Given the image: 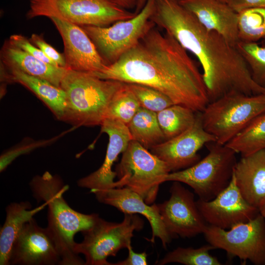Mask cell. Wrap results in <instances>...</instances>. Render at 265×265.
Wrapping results in <instances>:
<instances>
[{"mask_svg":"<svg viewBox=\"0 0 265 265\" xmlns=\"http://www.w3.org/2000/svg\"><path fill=\"white\" fill-rule=\"evenodd\" d=\"M29 39L33 44L39 48L47 57L57 66L66 67L64 54L59 53L53 47L47 43L41 35L32 34Z\"/></svg>","mask_w":265,"mask_h":265,"instance_id":"obj_34","label":"cell"},{"mask_svg":"<svg viewBox=\"0 0 265 265\" xmlns=\"http://www.w3.org/2000/svg\"><path fill=\"white\" fill-rule=\"evenodd\" d=\"M225 145L241 156L265 149V112L253 119Z\"/></svg>","mask_w":265,"mask_h":265,"instance_id":"obj_25","label":"cell"},{"mask_svg":"<svg viewBox=\"0 0 265 265\" xmlns=\"http://www.w3.org/2000/svg\"><path fill=\"white\" fill-rule=\"evenodd\" d=\"M29 186L38 202L47 203L48 229L58 250L61 265H83L85 261L75 250V234L83 232L93 224L98 214H84L77 212L67 203L63 195L68 189L61 178L48 171L36 175Z\"/></svg>","mask_w":265,"mask_h":265,"instance_id":"obj_3","label":"cell"},{"mask_svg":"<svg viewBox=\"0 0 265 265\" xmlns=\"http://www.w3.org/2000/svg\"><path fill=\"white\" fill-rule=\"evenodd\" d=\"M238 13L239 42L257 43L265 37V7L248 8Z\"/></svg>","mask_w":265,"mask_h":265,"instance_id":"obj_27","label":"cell"},{"mask_svg":"<svg viewBox=\"0 0 265 265\" xmlns=\"http://www.w3.org/2000/svg\"><path fill=\"white\" fill-rule=\"evenodd\" d=\"M5 79L18 82L32 92L59 120L63 121L66 106L64 91L50 82L17 70H9Z\"/></svg>","mask_w":265,"mask_h":265,"instance_id":"obj_23","label":"cell"},{"mask_svg":"<svg viewBox=\"0 0 265 265\" xmlns=\"http://www.w3.org/2000/svg\"><path fill=\"white\" fill-rule=\"evenodd\" d=\"M129 255L124 260L119 261L113 265H147V254L146 252L137 253L133 250L132 245L128 248Z\"/></svg>","mask_w":265,"mask_h":265,"instance_id":"obj_35","label":"cell"},{"mask_svg":"<svg viewBox=\"0 0 265 265\" xmlns=\"http://www.w3.org/2000/svg\"><path fill=\"white\" fill-rule=\"evenodd\" d=\"M28 19L55 18L78 26H106L134 17L114 0H29Z\"/></svg>","mask_w":265,"mask_h":265,"instance_id":"obj_7","label":"cell"},{"mask_svg":"<svg viewBox=\"0 0 265 265\" xmlns=\"http://www.w3.org/2000/svg\"><path fill=\"white\" fill-rule=\"evenodd\" d=\"M208 153L193 165L171 172L166 181H177L193 189L199 199L210 201L229 185L237 163V153L226 145L212 142L206 145Z\"/></svg>","mask_w":265,"mask_h":265,"instance_id":"obj_5","label":"cell"},{"mask_svg":"<svg viewBox=\"0 0 265 265\" xmlns=\"http://www.w3.org/2000/svg\"><path fill=\"white\" fill-rule=\"evenodd\" d=\"M207 29L215 31L231 44L237 46L238 13L220 0H179Z\"/></svg>","mask_w":265,"mask_h":265,"instance_id":"obj_19","label":"cell"},{"mask_svg":"<svg viewBox=\"0 0 265 265\" xmlns=\"http://www.w3.org/2000/svg\"><path fill=\"white\" fill-rule=\"evenodd\" d=\"M124 214L120 223L106 221L98 215L92 226L82 232L83 239L76 243L75 250L84 256L85 265H113L107 258L132 245L134 231L142 229L144 221L135 214Z\"/></svg>","mask_w":265,"mask_h":265,"instance_id":"obj_8","label":"cell"},{"mask_svg":"<svg viewBox=\"0 0 265 265\" xmlns=\"http://www.w3.org/2000/svg\"><path fill=\"white\" fill-rule=\"evenodd\" d=\"M124 84L67 69L60 85L66 96L63 121L75 128L101 126L110 102Z\"/></svg>","mask_w":265,"mask_h":265,"instance_id":"obj_4","label":"cell"},{"mask_svg":"<svg viewBox=\"0 0 265 265\" xmlns=\"http://www.w3.org/2000/svg\"><path fill=\"white\" fill-rule=\"evenodd\" d=\"M101 203L113 206L125 213H139L145 216L151 225L152 236L148 240L154 242L159 238L166 248L174 237L165 226L156 204H147L138 193L127 187H115L93 192Z\"/></svg>","mask_w":265,"mask_h":265,"instance_id":"obj_18","label":"cell"},{"mask_svg":"<svg viewBox=\"0 0 265 265\" xmlns=\"http://www.w3.org/2000/svg\"><path fill=\"white\" fill-rule=\"evenodd\" d=\"M261 45L265 47V37L262 40V43Z\"/></svg>","mask_w":265,"mask_h":265,"instance_id":"obj_40","label":"cell"},{"mask_svg":"<svg viewBox=\"0 0 265 265\" xmlns=\"http://www.w3.org/2000/svg\"><path fill=\"white\" fill-rule=\"evenodd\" d=\"M264 112L265 93L247 95L234 92L209 103L201 113L205 130L216 142L225 145Z\"/></svg>","mask_w":265,"mask_h":265,"instance_id":"obj_6","label":"cell"},{"mask_svg":"<svg viewBox=\"0 0 265 265\" xmlns=\"http://www.w3.org/2000/svg\"><path fill=\"white\" fill-rule=\"evenodd\" d=\"M148 0H135V11L136 14L138 13L146 4Z\"/></svg>","mask_w":265,"mask_h":265,"instance_id":"obj_38","label":"cell"},{"mask_svg":"<svg viewBox=\"0 0 265 265\" xmlns=\"http://www.w3.org/2000/svg\"><path fill=\"white\" fill-rule=\"evenodd\" d=\"M92 74L102 79L149 86L174 104L196 112L209 103L202 74L187 51L155 26L116 61Z\"/></svg>","mask_w":265,"mask_h":265,"instance_id":"obj_1","label":"cell"},{"mask_svg":"<svg viewBox=\"0 0 265 265\" xmlns=\"http://www.w3.org/2000/svg\"><path fill=\"white\" fill-rule=\"evenodd\" d=\"M101 132L109 137L104 161L100 167L88 176L80 179L77 182L81 187L88 188L93 193L115 187H121L117 176L112 170V166L118 156L127 149L132 137L127 125L120 121L106 119L101 125Z\"/></svg>","mask_w":265,"mask_h":265,"instance_id":"obj_17","label":"cell"},{"mask_svg":"<svg viewBox=\"0 0 265 265\" xmlns=\"http://www.w3.org/2000/svg\"><path fill=\"white\" fill-rule=\"evenodd\" d=\"M227 3L237 13L250 8L265 7V0H228Z\"/></svg>","mask_w":265,"mask_h":265,"instance_id":"obj_36","label":"cell"},{"mask_svg":"<svg viewBox=\"0 0 265 265\" xmlns=\"http://www.w3.org/2000/svg\"><path fill=\"white\" fill-rule=\"evenodd\" d=\"M122 7L129 9L135 6V0H114Z\"/></svg>","mask_w":265,"mask_h":265,"instance_id":"obj_37","label":"cell"},{"mask_svg":"<svg viewBox=\"0 0 265 265\" xmlns=\"http://www.w3.org/2000/svg\"><path fill=\"white\" fill-rule=\"evenodd\" d=\"M3 64L9 70H17L27 75L45 80L60 87L67 69L48 64L16 47L8 42L0 52Z\"/></svg>","mask_w":265,"mask_h":265,"instance_id":"obj_21","label":"cell"},{"mask_svg":"<svg viewBox=\"0 0 265 265\" xmlns=\"http://www.w3.org/2000/svg\"><path fill=\"white\" fill-rule=\"evenodd\" d=\"M221 0V1H222L223 2H227L228 0Z\"/></svg>","mask_w":265,"mask_h":265,"instance_id":"obj_41","label":"cell"},{"mask_svg":"<svg viewBox=\"0 0 265 265\" xmlns=\"http://www.w3.org/2000/svg\"><path fill=\"white\" fill-rule=\"evenodd\" d=\"M127 84L141 107L158 113L174 104L168 96L154 88L136 83Z\"/></svg>","mask_w":265,"mask_h":265,"instance_id":"obj_31","label":"cell"},{"mask_svg":"<svg viewBox=\"0 0 265 265\" xmlns=\"http://www.w3.org/2000/svg\"><path fill=\"white\" fill-rule=\"evenodd\" d=\"M237 47L244 58L254 80L265 89V47L258 43L240 42Z\"/></svg>","mask_w":265,"mask_h":265,"instance_id":"obj_30","label":"cell"},{"mask_svg":"<svg viewBox=\"0 0 265 265\" xmlns=\"http://www.w3.org/2000/svg\"><path fill=\"white\" fill-rule=\"evenodd\" d=\"M140 107L137 99L125 83L110 102L105 119L117 120L128 125Z\"/></svg>","mask_w":265,"mask_h":265,"instance_id":"obj_29","label":"cell"},{"mask_svg":"<svg viewBox=\"0 0 265 265\" xmlns=\"http://www.w3.org/2000/svg\"><path fill=\"white\" fill-rule=\"evenodd\" d=\"M258 210L259 213L263 216L265 219V198L260 204Z\"/></svg>","mask_w":265,"mask_h":265,"instance_id":"obj_39","label":"cell"},{"mask_svg":"<svg viewBox=\"0 0 265 265\" xmlns=\"http://www.w3.org/2000/svg\"><path fill=\"white\" fill-rule=\"evenodd\" d=\"M233 175L242 197L258 208L265 198V149L241 156Z\"/></svg>","mask_w":265,"mask_h":265,"instance_id":"obj_20","label":"cell"},{"mask_svg":"<svg viewBox=\"0 0 265 265\" xmlns=\"http://www.w3.org/2000/svg\"><path fill=\"white\" fill-rule=\"evenodd\" d=\"M50 19L62 37L67 69L95 73L106 67L108 64L80 26L55 18Z\"/></svg>","mask_w":265,"mask_h":265,"instance_id":"obj_16","label":"cell"},{"mask_svg":"<svg viewBox=\"0 0 265 265\" xmlns=\"http://www.w3.org/2000/svg\"><path fill=\"white\" fill-rule=\"evenodd\" d=\"M170 197L157 207L162 220L174 237L186 238L203 234L208 226L198 208L194 194L180 182L174 181Z\"/></svg>","mask_w":265,"mask_h":265,"instance_id":"obj_12","label":"cell"},{"mask_svg":"<svg viewBox=\"0 0 265 265\" xmlns=\"http://www.w3.org/2000/svg\"><path fill=\"white\" fill-rule=\"evenodd\" d=\"M47 203L33 209L28 201L13 202L5 209L6 218L0 231V265H9L12 245L24 225L47 207Z\"/></svg>","mask_w":265,"mask_h":265,"instance_id":"obj_22","label":"cell"},{"mask_svg":"<svg viewBox=\"0 0 265 265\" xmlns=\"http://www.w3.org/2000/svg\"><path fill=\"white\" fill-rule=\"evenodd\" d=\"M8 42L12 45L23 50L34 57L48 64L57 66L47 57L39 48L33 44L29 39L22 35H12L9 37Z\"/></svg>","mask_w":265,"mask_h":265,"instance_id":"obj_33","label":"cell"},{"mask_svg":"<svg viewBox=\"0 0 265 265\" xmlns=\"http://www.w3.org/2000/svg\"><path fill=\"white\" fill-rule=\"evenodd\" d=\"M151 19L197 58L209 103L231 93H265L253 79L237 46L204 27L178 0H155Z\"/></svg>","mask_w":265,"mask_h":265,"instance_id":"obj_2","label":"cell"},{"mask_svg":"<svg viewBox=\"0 0 265 265\" xmlns=\"http://www.w3.org/2000/svg\"><path fill=\"white\" fill-rule=\"evenodd\" d=\"M215 137L204 128L202 113L196 112L195 122L179 135L153 146L151 152L165 162L171 172L189 167L200 160L198 152Z\"/></svg>","mask_w":265,"mask_h":265,"instance_id":"obj_13","label":"cell"},{"mask_svg":"<svg viewBox=\"0 0 265 265\" xmlns=\"http://www.w3.org/2000/svg\"><path fill=\"white\" fill-rule=\"evenodd\" d=\"M214 249L210 244L197 248L179 247L168 253L157 263L159 265L173 263L185 265H223L216 257L210 253V251Z\"/></svg>","mask_w":265,"mask_h":265,"instance_id":"obj_28","label":"cell"},{"mask_svg":"<svg viewBox=\"0 0 265 265\" xmlns=\"http://www.w3.org/2000/svg\"><path fill=\"white\" fill-rule=\"evenodd\" d=\"M196 203L208 225L224 230L247 222L259 213L258 208L242 197L234 175L228 187L214 199L210 201L198 199Z\"/></svg>","mask_w":265,"mask_h":265,"instance_id":"obj_14","label":"cell"},{"mask_svg":"<svg viewBox=\"0 0 265 265\" xmlns=\"http://www.w3.org/2000/svg\"><path fill=\"white\" fill-rule=\"evenodd\" d=\"M155 0H148L134 17L116 22L111 26H80L91 39L98 52L108 64L116 61L133 47L153 27L151 18Z\"/></svg>","mask_w":265,"mask_h":265,"instance_id":"obj_10","label":"cell"},{"mask_svg":"<svg viewBox=\"0 0 265 265\" xmlns=\"http://www.w3.org/2000/svg\"><path fill=\"white\" fill-rule=\"evenodd\" d=\"M64 132L59 135L48 139L35 140L30 138H25L18 144L3 152L0 157V171L5 169L16 158L28 153L38 148L44 147L53 143L66 133Z\"/></svg>","mask_w":265,"mask_h":265,"instance_id":"obj_32","label":"cell"},{"mask_svg":"<svg viewBox=\"0 0 265 265\" xmlns=\"http://www.w3.org/2000/svg\"><path fill=\"white\" fill-rule=\"evenodd\" d=\"M60 256L48 229L33 218L23 226L11 250L9 265H60Z\"/></svg>","mask_w":265,"mask_h":265,"instance_id":"obj_15","label":"cell"},{"mask_svg":"<svg viewBox=\"0 0 265 265\" xmlns=\"http://www.w3.org/2000/svg\"><path fill=\"white\" fill-rule=\"evenodd\" d=\"M115 172L122 187L140 195L151 205L160 184L171 172L167 164L135 140L129 142Z\"/></svg>","mask_w":265,"mask_h":265,"instance_id":"obj_9","label":"cell"},{"mask_svg":"<svg viewBox=\"0 0 265 265\" xmlns=\"http://www.w3.org/2000/svg\"><path fill=\"white\" fill-rule=\"evenodd\" d=\"M203 234L209 244L224 250L230 257L265 265V219L260 213L229 230L208 225Z\"/></svg>","mask_w":265,"mask_h":265,"instance_id":"obj_11","label":"cell"},{"mask_svg":"<svg viewBox=\"0 0 265 265\" xmlns=\"http://www.w3.org/2000/svg\"><path fill=\"white\" fill-rule=\"evenodd\" d=\"M127 126L132 140L148 150L166 140L155 112L140 107Z\"/></svg>","mask_w":265,"mask_h":265,"instance_id":"obj_24","label":"cell"},{"mask_svg":"<svg viewBox=\"0 0 265 265\" xmlns=\"http://www.w3.org/2000/svg\"><path fill=\"white\" fill-rule=\"evenodd\" d=\"M157 114L166 140L188 129L194 124L196 116V111L178 104H173Z\"/></svg>","mask_w":265,"mask_h":265,"instance_id":"obj_26","label":"cell"},{"mask_svg":"<svg viewBox=\"0 0 265 265\" xmlns=\"http://www.w3.org/2000/svg\"><path fill=\"white\" fill-rule=\"evenodd\" d=\"M178 0V1L179 0Z\"/></svg>","mask_w":265,"mask_h":265,"instance_id":"obj_42","label":"cell"}]
</instances>
